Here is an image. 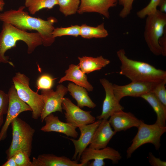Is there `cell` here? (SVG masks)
Returning <instances> with one entry per match:
<instances>
[{"mask_svg":"<svg viewBox=\"0 0 166 166\" xmlns=\"http://www.w3.org/2000/svg\"><path fill=\"white\" fill-rule=\"evenodd\" d=\"M5 5L4 0H0V11H2L3 10Z\"/></svg>","mask_w":166,"mask_h":166,"instance_id":"obj_40","label":"cell"},{"mask_svg":"<svg viewBox=\"0 0 166 166\" xmlns=\"http://www.w3.org/2000/svg\"><path fill=\"white\" fill-rule=\"evenodd\" d=\"M57 4V0H25V6L32 15L42 9H51Z\"/></svg>","mask_w":166,"mask_h":166,"instance_id":"obj_25","label":"cell"},{"mask_svg":"<svg viewBox=\"0 0 166 166\" xmlns=\"http://www.w3.org/2000/svg\"><path fill=\"white\" fill-rule=\"evenodd\" d=\"M57 3L60 11L66 16L77 12L80 0H57Z\"/></svg>","mask_w":166,"mask_h":166,"instance_id":"obj_26","label":"cell"},{"mask_svg":"<svg viewBox=\"0 0 166 166\" xmlns=\"http://www.w3.org/2000/svg\"><path fill=\"white\" fill-rule=\"evenodd\" d=\"M101 120H98L94 122L79 126L78 128L80 132L78 139L75 140L73 138H69L74 144V153L72 160H79L84 150L90 143L94 133L100 123Z\"/></svg>","mask_w":166,"mask_h":166,"instance_id":"obj_13","label":"cell"},{"mask_svg":"<svg viewBox=\"0 0 166 166\" xmlns=\"http://www.w3.org/2000/svg\"><path fill=\"white\" fill-rule=\"evenodd\" d=\"M3 115L2 114H0V128L3 124Z\"/></svg>","mask_w":166,"mask_h":166,"instance_id":"obj_41","label":"cell"},{"mask_svg":"<svg viewBox=\"0 0 166 166\" xmlns=\"http://www.w3.org/2000/svg\"><path fill=\"white\" fill-rule=\"evenodd\" d=\"M67 88L71 95L76 101L77 106L80 108L87 107L93 109L96 107V104L91 99L84 88L69 83Z\"/></svg>","mask_w":166,"mask_h":166,"instance_id":"obj_20","label":"cell"},{"mask_svg":"<svg viewBox=\"0 0 166 166\" xmlns=\"http://www.w3.org/2000/svg\"><path fill=\"white\" fill-rule=\"evenodd\" d=\"M62 109L64 113L66 122L76 128L94 122L95 118L91 114V111H85L73 103L69 99L64 97Z\"/></svg>","mask_w":166,"mask_h":166,"instance_id":"obj_10","label":"cell"},{"mask_svg":"<svg viewBox=\"0 0 166 166\" xmlns=\"http://www.w3.org/2000/svg\"><path fill=\"white\" fill-rule=\"evenodd\" d=\"M118 3L117 0H80L77 12H95L109 18V9L116 6Z\"/></svg>","mask_w":166,"mask_h":166,"instance_id":"obj_16","label":"cell"},{"mask_svg":"<svg viewBox=\"0 0 166 166\" xmlns=\"http://www.w3.org/2000/svg\"><path fill=\"white\" fill-rule=\"evenodd\" d=\"M32 162L33 166H43L42 162L38 158L33 157Z\"/></svg>","mask_w":166,"mask_h":166,"instance_id":"obj_39","label":"cell"},{"mask_svg":"<svg viewBox=\"0 0 166 166\" xmlns=\"http://www.w3.org/2000/svg\"><path fill=\"white\" fill-rule=\"evenodd\" d=\"M134 0H117L118 3L122 6L119 16L122 18L127 17L130 13Z\"/></svg>","mask_w":166,"mask_h":166,"instance_id":"obj_32","label":"cell"},{"mask_svg":"<svg viewBox=\"0 0 166 166\" xmlns=\"http://www.w3.org/2000/svg\"><path fill=\"white\" fill-rule=\"evenodd\" d=\"M3 23L0 33V63H8L14 66L5 54L8 50L15 47L18 41H22L26 44L28 54L32 53L37 47L42 45V38L37 32H28L10 24Z\"/></svg>","mask_w":166,"mask_h":166,"instance_id":"obj_2","label":"cell"},{"mask_svg":"<svg viewBox=\"0 0 166 166\" xmlns=\"http://www.w3.org/2000/svg\"><path fill=\"white\" fill-rule=\"evenodd\" d=\"M7 94L8 107L6 119L0 131V142L6 138L8 129L14 119L23 112L32 111L31 108L19 97L14 85L10 88Z\"/></svg>","mask_w":166,"mask_h":166,"instance_id":"obj_8","label":"cell"},{"mask_svg":"<svg viewBox=\"0 0 166 166\" xmlns=\"http://www.w3.org/2000/svg\"><path fill=\"white\" fill-rule=\"evenodd\" d=\"M79 63L78 65L85 73L88 74L97 70H99L108 65L110 61L102 56L94 57L83 56L78 57Z\"/></svg>","mask_w":166,"mask_h":166,"instance_id":"obj_21","label":"cell"},{"mask_svg":"<svg viewBox=\"0 0 166 166\" xmlns=\"http://www.w3.org/2000/svg\"><path fill=\"white\" fill-rule=\"evenodd\" d=\"M56 79L47 73L43 74L38 78L36 81L38 89L48 90L53 87L54 81Z\"/></svg>","mask_w":166,"mask_h":166,"instance_id":"obj_29","label":"cell"},{"mask_svg":"<svg viewBox=\"0 0 166 166\" xmlns=\"http://www.w3.org/2000/svg\"><path fill=\"white\" fill-rule=\"evenodd\" d=\"M159 43L162 51V55L164 56H166V30L163 36L159 40Z\"/></svg>","mask_w":166,"mask_h":166,"instance_id":"obj_35","label":"cell"},{"mask_svg":"<svg viewBox=\"0 0 166 166\" xmlns=\"http://www.w3.org/2000/svg\"><path fill=\"white\" fill-rule=\"evenodd\" d=\"M157 81H132L130 83L123 85L114 84L113 88L114 94L119 101L125 97H140L144 94L151 92Z\"/></svg>","mask_w":166,"mask_h":166,"instance_id":"obj_11","label":"cell"},{"mask_svg":"<svg viewBox=\"0 0 166 166\" xmlns=\"http://www.w3.org/2000/svg\"><path fill=\"white\" fill-rule=\"evenodd\" d=\"M144 37L150 51L154 55H162L159 40L166 29V14L159 10L146 16Z\"/></svg>","mask_w":166,"mask_h":166,"instance_id":"obj_5","label":"cell"},{"mask_svg":"<svg viewBox=\"0 0 166 166\" xmlns=\"http://www.w3.org/2000/svg\"><path fill=\"white\" fill-rule=\"evenodd\" d=\"M148 161L152 166H166V162L162 160L160 158L156 157L151 152H149L148 156Z\"/></svg>","mask_w":166,"mask_h":166,"instance_id":"obj_34","label":"cell"},{"mask_svg":"<svg viewBox=\"0 0 166 166\" xmlns=\"http://www.w3.org/2000/svg\"><path fill=\"white\" fill-rule=\"evenodd\" d=\"M100 82L105 92V97L103 101L101 114L97 116L98 120L108 119L114 113L123 110L124 108L120 104L114 94L113 84L106 79H100Z\"/></svg>","mask_w":166,"mask_h":166,"instance_id":"obj_12","label":"cell"},{"mask_svg":"<svg viewBox=\"0 0 166 166\" xmlns=\"http://www.w3.org/2000/svg\"><path fill=\"white\" fill-rule=\"evenodd\" d=\"M88 166H104L105 163L104 160L95 159L91 163H89Z\"/></svg>","mask_w":166,"mask_h":166,"instance_id":"obj_36","label":"cell"},{"mask_svg":"<svg viewBox=\"0 0 166 166\" xmlns=\"http://www.w3.org/2000/svg\"><path fill=\"white\" fill-rule=\"evenodd\" d=\"M42 163L43 166H84L76 160H71L65 156H58L53 154H42L37 158Z\"/></svg>","mask_w":166,"mask_h":166,"instance_id":"obj_23","label":"cell"},{"mask_svg":"<svg viewBox=\"0 0 166 166\" xmlns=\"http://www.w3.org/2000/svg\"><path fill=\"white\" fill-rule=\"evenodd\" d=\"M17 166H33L29 156L25 152L19 150L16 151L12 156Z\"/></svg>","mask_w":166,"mask_h":166,"instance_id":"obj_30","label":"cell"},{"mask_svg":"<svg viewBox=\"0 0 166 166\" xmlns=\"http://www.w3.org/2000/svg\"><path fill=\"white\" fill-rule=\"evenodd\" d=\"M160 11L166 13V0H160L158 6Z\"/></svg>","mask_w":166,"mask_h":166,"instance_id":"obj_38","label":"cell"},{"mask_svg":"<svg viewBox=\"0 0 166 166\" xmlns=\"http://www.w3.org/2000/svg\"><path fill=\"white\" fill-rule=\"evenodd\" d=\"M140 97L148 103L156 113L157 118L155 123L160 126H166V106L151 92L144 94Z\"/></svg>","mask_w":166,"mask_h":166,"instance_id":"obj_22","label":"cell"},{"mask_svg":"<svg viewBox=\"0 0 166 166\" xmlns=\"http://www.w3.org/2000/svg\"><path fill=\"white\" fill-rule=\"evenodd\" d=\"M117 54L121 64L119 73L131 81L156 82L166 79L165 71L148 63L129 59L124 49L118 50Z\"/></svg>","mask_w":166,"mask_h":166,"instance_id":"obj_3","label":"cell"},{"mask_svg":"<svg viewBox=\"0 0 166 166\" xmlns=\"http://www.w3.org/2000/svg\"><path fill=\"white\" fill-rule=\"evenodd\" d=\"M104 23L96 27H92L83 24L80 26V36L85 38H103L108 35Z\"/></svg>","mask_w":166,"mask_h":166,"instance_id":"obj_24","label":"cell"},{"mask_svg":"<svg viewBox=\"0 0 166 166\" xmlns=\"http://www.w3.org/2000/svg\"><path fill=\"white\" fill-rule=\"evenodd\" d=\"M122 156L119 152L109 147L100 149L87 148L82 153L80 161L85 166L88 165L89 161L95 159H109L114 164H117L121 159Z\"/></svg>","mask_w":166,"mask_h":166,"instance_id":"obj_14","label":"cell"},{"mask_svg":"<svg viewBox=\"0 0 166 166\" xmlns=\"http://www.w3.org/2000/svg\"><path fill=\"white\" fill-rule=\"evenodd\" d=\"M68 91L67 87L62 84L57 86L54 91L53 89L42 90L44 105L40 117L42 122L49 115L56 112H62V103L65 95Z\"/></svg>","mask_w":166,"mask_h":166,"instance_id":"obj_9","label":"cell"},{"mask_svg":"<svg viewBox=\"0 0 166 166\" xmlns=\"http://www.w3.org/2000/svg\"><path fill=\"white\" fill-rule=\"evenodd\" d=\"M8 103V94L0 90V114L4 115L6 114Z\"/></svg>","mask_w":166,"mask_h":166,"instance_id":"obj_33","label":"cell"},{"mask_svg":"<svg viewBox=\"0 0 166 166\" xmlns=\"http://www.w3.org/2000/svg\"><path fill=\"white\" fill-rule=\"evenodd\" d=\"M137 128V132L127 150V158H130L135 150L146 144H152L156 150H158L160 146L161 137L166 132V126H160L155 123L147 124L143 121Z\"/></svg>","mask_w":166,"mask_h":166,"instance_id":"obj_7","label":"cell"},{"mask_svg":"<svg viewBox=\"0 0 166 166\" xmlns=\"http://www.w3.org/2000/svg\"><path fill=\"white\" fill-rule=\"evenodd\" d=\"M12 138L9 148L6 151L8 159L17 151L21 150L30 156L35 129L25 121L18 117L11 123Z\"/></svg>","mask_w":166,"mask_h":166,"instance_id":"obj_4","label":"cell"},{"mask_svg":"<svg viewBox=\"0 0 166 166\" xmlns=\"http://www.w3.org/2000/svg\"><path fill=\"white\" fill-rule=\"evenodd\" d=\"M116 132L113 130L108 119H102L97 128L89 147L100 149L107 147Z\"/></svg>","mask_w":166,"mask_h":166,"instance_id":"obj_18","label":"cell"},{"mask_svg":"<svg viewBox=\"0 0 166 166\" xmlns=\"http://www.w3.org/2000/svg\"><path fill=\"white\" fill-rule=\"evenodd\" d=\"M108 121L116 133L126 131L133 127L138 128L142 121L132 113L125 112L123 110L114 113Z\"/></svg>","mask_w":166,"mask_h":166,"instance_id":"obj_15","label":"cell"},{"mask_svg":"<svg viewBox=\"0 0 166 166\" xmlns=\"http://www.w3.org/2000/svg\"><path fill=\"white\" fill-rule=\"evenodd\" d=\"M160 0H151L148 4L143 8L137 11V16L140 19H144L148 15L157 10Z\"/></svg>","mask_w":166,"mask_h":166,"instance_id":"obj_31","label":"cell"},{"mask_svg":"<svg viewBox=\"0 0 166 166\" xmlns=\"http://www.w3.org/2000/svg\"><path fill=\"white\" fill-rule=\"evenodd\" d=\"M12 81L19 97L31 109L32 118L36 120L40 117L44 105L42 97L30 88V79L24 74L18 72Z\"/></svg>","mask_w":166,"mask_h":166,"instance_id":"obj_6","label":"cell"},{"mask_svg":"<svg viewBox=\"0 0 166 166\" xmlns=\"http://www.w3.org/2000/svg\"><path fill=\"white\" fill-rule=\"evenodd\" d=\"M25 6H21L17 10H10L0 13V21L10 24L20 29L27 31L34 30L41 36L44 46L51 45L55 38L52 35L55 28L54 24L57 22L55 18L51 17L47 20L30 16L24 10Z\"/></svg>","mask_w":166,"mask_h":166,"instance_id":"obj_1","label":"cell"},{"mask_svg":"<svg viewBox=\"0 0 166 166\" xmlns=\"http://www.w3.org/2000/svg\"><path fill=\"white\" fill-rule=\"evenodd\" d=\"M166 79L157 82L151 92L165 106H166Z\"/></svg>","mask_w":166,"mask_h":166,"instance_id":"obj_28","label":"cell"},{"mask_svg":"<svg viewBox=\"0 0 166 166\" xmlns=\"http://www.w3.org/2000/svg\"><path fill=\"white\" fill-rule=\"evenodd\" d=\"M80 26L76 25L66 27L55 28L52 33L53 37L55 38L57 37L64 36H71L77 37L80 35Z\"/></svg>","mask_w":166,"mask_h":166,"instance_id":"obj_27","label":"cell"},{"mask_svg":"<svg viewBox=\"0 0 166 166\" xmlns=\"http://www.w3.org/2000/svg\"><path fill=\"white\" fill-rule=\"evenodd\" d=\"M45 124L41 128L44 132H54L65 134L67 136L76 138L78 133L75 127L67 123L61 121L57 116L51 113L44 119Z\"/></svg>","mask_w":166,"mask_h":166,"instance_id":"obj_17","label":"cell"},{"mask_svg":"<svg viewBox=\"0 0 166 166\" xmlns=\"http://www.w3.org/2000/svg\"><path fill=\"white\" fill-rule=\"evenodd\" d=\"M65 74L60 79L59 83L65 81H70L75 85L84 88L88 91L93 90V87L88 81L85 73L80 69L78 65L71 64L69 68L65 70Z\"/></svg>","mask_w":166,"mask_h":166,"instance_id":"obj_19","label":"cell"},{"mask_svg":"<svg viewBox=\"0 0 166 166\" xmlns=\"http://www.w3.org/2000/svg\"><path fill=\"white\" fill-rule=\"evenodd\" d=\"M7 160V161L2 165V166H17L13 156Z\"/></svg>","mask_w":166,"mask_h":166,"instance_id":"obj_37","label":"cell"}]
</instances>
